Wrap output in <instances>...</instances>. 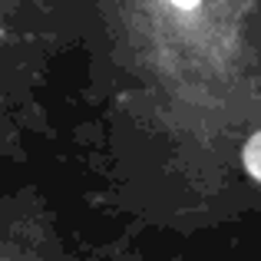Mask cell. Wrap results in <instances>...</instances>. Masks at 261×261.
Here are the masks:
<instances>
[{"label":"cell","instance_id":"obj_1","mask_svg":"<svg viewBox=\"0 0 261 261\" xmlns=\"http://www.w3.org/2000/svg\"><path fill=\"white\" fill-rule=\"evenodd\" d=\"M242 159H245V169H248V175L255 178V182H261V133H255V136L248 139V146H245Z\"/></svg>","mask_w":261,"mask_h":261},{"label":"cell","instance_id":"obj_2","mask_svg":"<svg viewBox=\"0 0 261 261\" xmlns=\"http://www.w3.org/2000/svg\"><path fill=\"white\" fill-rule=\"evenodd\" d=\"M172 4L178 7V10H195V7L202 4V0H172Z\"/></svg>","mask_w":261,"mask_h":261}]
</instances>
